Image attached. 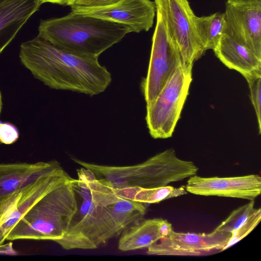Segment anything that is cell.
<instances>
[{
  "label": "cell",
  "instance_id": "7a4b0ae2",
  "mask_svg": "<svg viewBox=\"0 0 261 261\" xmlns=\"http://www.w3.org/2000/svg\"><path fill=\"white\" fill-rule=\"evenodd\" d=\"M76 171L77 178L71 180L76 211L66 233L55 242L67 250L94 249L118 236L112 206L121 197L90 170L82 167Z\"/></svg>",
  "mask_w": 261,
  "mask_h": 261
},
{
  "label": "cell",
  "instance_id": "e0dca14e",
  "mask_svg": "<svg viewBox=\"0 0 261 261\" xmlns=\"http://www.w3.org/2000/svg\"><path fill=\"white\" fill-rule=\"evenodd\" d=\"M163 219L140 221L128 226L121 233L118 248L129 251L148 248L164 237L161 225Z\"/></svg>",
  "mask_w": 261,
  "mask_h": 261
},
{
  "label": "cell",
  "instance_id": "cb8c5ba5",
  "mask_svg": "<svg viewBox=\"0 0 261 261\" xmlns=\"http://www.w3.org/2000/svg\"><path fill=\"white\" fill-rule=\"evenodd\" d=\"M121 0H73L70 6L72 8H95L114 5Z\"/></svg>",
  "mask_w": 261,
  "mask_h": 261
},
{
  "label": "cell",
  "instance_id": "277c9868",
  "mask_svg": "<svg viewBox=\"0 0 261 261\" xmlns=\"http://www.w3.org/2000/svg\"><path fill=\"white\" fill-rule=\"evenodd\" d=\"M71 178L38 201L13 227L6 240L61 239L76 209Z\"/></svg>",
  "mask_w": 261,
  "mask_h": 261
},
{
  "label": "cell",
  "instance_id": "2e32d148",
  "mask_svg": "<svg viewBox=\"0 0 261 261\" xmlns=\"http://www.w3.org/2000/svg\"><path fill=\"white\" fill-rule=\"evenodd\" d=\"M213 50L223 64L242 75L261 70V59L246 45L226 34Z\"/></svg>",
  "mask_w": 261,
  "mask_h": 261
},
{
  "label": "cell",
  "instance_id": "5bb4252c",
  "mask_svg": "<svg viewBox=\"0 0 261 261\" xmlns=\"http://www.w3.org/2000/svg\"><path fill=\"white\" fill-rule=\"evenodd\" d=\"M64 170L55 160L34 163H0V201L40 177Z\"/></svg>",
  "mask_w": 261,
  "mask_h": 261
},
{
  "label": "cell",
  "instance_id": "4fadbf2b",
  "mask_svg": "<svg viewBox=\"0 0 261 261\" xmlns=\"http://www.w3.org/2000/svg\"><path fill=\"white\" fill-rule=\"evenodd\" d=\"M188 193L204 196H219L254 200L261 193V177L257 174L220 177H189Z\"/></svg>",
  "mask_w": 261,
  "mask_h": 261
},
{
  "label": "cell",
  "instance_id": "6da1fadb",
  "mask_svg": "<svg viewBox=\"0 0 261 261\" xmlns=\"http://www.w3.org/2000/svg\"><path fill=\"white\" fill-rule=\"evenodd\" d=\"M19 57L35 78L51 89L92 96L105 91L112 81L98 57L72 54L39 36L20 45Z\"/></svg>",
  "mask_w": 261,
  "mask_h": 261
},
{
  "label": "cell",
  "instance_id": "484cf974",
  "mask_svg": "<svg viewBox=\"0 0 261 261\" xmlns=\"http://www.w3.org/2000/svg\"><path fill=\"white\" fill-rule=\"evenodd\" d=\"M42 3H50L64 6H70L73 0H41Z\"/></svg>",
  "mask_w": 261,
  "mask_h": 261
},
{
  "label": "cell",
  "instance_id": "8992f818",
  "mask_svg": "<svg viewBox=\"0 0 261 261\" xmlns=\"http://www.w3.org/2000/svg\"><path fill=\"white\" fill-rule=\"evenodd\" d=\"M192 68L180 63L157 97L146 105V121L154 139H167L172 136L192 81Z\"/></svg>",
  "mask_w": 261,
  "mask_h": 261
},
{
  "label": "cell",
  "instance_id": "5b68a950",
  "mask_svg": "<svg viewBox=\"0 0 261 261\" xmlns=\"http://www.w3.org/2000/svg\"><path fill=\"white\" fill-rule=\"evenodd\" d=\"M198 168L192 161L178 158L173 148L166 149L134 165H98L97 176L114 189L163 187L196 175Z\"/></svg>",
  "mask_w": 261,
  "mask_h": 261
},
{
  "label": "cell",
  "instance_id": "83f0119b",
  "mask_svg": "<svg viewBox=\"0 0 261 261\" xmlns=\"http://www.w3.org/2000/svg\"><path fill=\"white\" fill-rule=\"evenodd\" d=\"M0 122H1V121H0Z\"/></svg>",
  "mask_w": 261,
  "mask_h": 261
},
{
  "label": "cell",
  "instance_id": "3957f363",
  "mask_svg": "<svg viewBox=\"0 0 261 261\" xmlns=\"http://www.w3.org/2000/svg\"><path fill=\"white\" fill-rule=\"evenodd\" d=\"M38 31V36L59 48L93 58L98 57L130 33L123 24L72 12L41 20Z\"/></svg>",
  "mask_w": 261,
  "mask_h": 261
},
{
  "label": "cell",
  "instance_id": "9a60e30c",
  "mask_svg": "<svg viewBox=\"0 0 261 261\" xmlns=\"http://www.w3.org/2000/svg\"><path fill=\"white\" fill-rule=\"evenodd\" d=\"M42 4L41 0H0V54Z\"/></svg>",
  "mask_w": 261,
  "mask_h": 261
},
{
  "label": "cell",
  "instance_id": "8fae6325",
  "mask_svg": "<svg viewBox=\"0 0 261 261\" xmlns=\"http://www.w3.org/2000/svg\"><path fill=\"white\" fill-rule=\"evenodd\" d=\"M226 34L248 46L261 59V0H227Z\"/></svg>",
  "mask_w": 261,
  "mask_h": 261
},
{
  "label": "cell",
  "instance_id": "603a6c76",
  "mask_svg": "<svg viewBox=\"0 0 261 261\" xmlns=\"http://www.w3.org/2000/svg\"><path fill=\"white\" fill-rule=\"evenodd\" d=\"M19 132L17 128L9 122H0V142L6 144H12L18 140Z\"/></svg>",
  "mask_w": 261,
  "mask_h": 261
},
{
  "label": "cell",
  "instance_id": "7402d4cb",
  "mask_svg": "<svg viewBox=\"0 0 261 261\" xmlns=\"http://www.w3.org/2000/svg\"><path fill=\"white\" fill-rule=\"evenodd\" d=\"M261 219V209L255 210L236 230L231 232V236L223 251L237 243L249 234L258 225Z\"/></svg>",
  "mask_w": 261,
  "mask_h": 261
},
{
  "label": "cell",
  "instance_id": "44dd1931",
  "mask_svg": "<svg viewBox=\"0 0 261 261\" xmlns=\"http://www.w3.org/2000/svg\"><path fill=\"white\" fill-rule=\"evenodd\" d=\"M246 80L250 90V96L255 110L259 134L261 133V70L243 75Z\"/></svg>",
  "mask_w": 261,
  "mask_h": 261
},
{
  "label": "cell",
  "instance_id": "d4e9b609",
  "mask_svg": "<svg viewBox=\"0 0 261 261\" xmlns=\"http://www.w3.org/2000/svg\"><path fill=\"white\" fill-rule=\"evenodd\" d=\"M16 254V251L13 249L12 244L9 243L6 245H2L0 246V254Z\"/></svg>",
  "mask_w": 261,
  "mask_h": 261
},
{
  "label": "cell",
  "instance_id": "9c48e42d",
  "mask_svg": "<svg viewBox=\"0 0 261 261\" xmlns=\"http://www.w3.org/2000/svg\"><path fill=\"white\" fill-rule=\"evenodd\" d=\"M71 178L65 170L44 176L0 201V246L13 227L38 201Z\"/></svg>",
  "mask_w": 261,
  "mask_h": 261
},
{
  "label": "cell",
  "instance_id": "7c38bea8",
  "mask_svg": "<svg viewBox=\"0 0 261 261\" xmlns=\"http://www.w3.org/2000/svg\"><path fill=\"white\" fill-rule=\"evenodd\" d=\"M71 12L117 22L127 27L130 32L140 33L152 27L156 7L150 0H121L103 7L72 8Z\"/></svg>",
  "mask_w": 261,
  "mask_h": 261
},
{
  "label": "cell",
  "instance_id": "30bf717a",
  "mask_svg": "<svg viewBox=\"0 0 261 261\" xmlns=\"http://www.w3.org/2000/svg\"><path fill=\"white\" fill-rule=\"evenodd\" d=\"M231 232L214 230L205 233L177 232L173 230L147 248L149 255L203 256L223 251Z\"/></svg>",
  "mask_w": 261,
  "mask_h": 261
},
{
  "label": "cell",
  "instance_id": "ac0fdd59",
  "mask_svg": "<svg viewBox=\"0 0 261 261\" xmlns=\"http://www.w3.org/2000/svg\"><path fill=\"white\" fill-rule=\"evenodd\" d=\"M114 190L122 198L145 204L158 203L188 193L184 186L178 188L167 185L151 188L134 187Z\"/></svg>",
  "mask_w": 261,
  "mask_h": 261
},
{
  "label": "cell",
  "instance_id": "d6986e66",
  "mask_svg": "<svg viewBox=\"0 0 261 261\" xmlns=\"http://www.w3.org/2000/svg\"><path fill=\"white\" fill-rule=\"evenodd\" d=\"M194 22L204 53L208 49L213 50L223 34L224 13L219 12L208 16L195 15Z\"/></svg>",
  "mask_w": 261,
  "mask_h": 261
},
{
  "label": "cell",
  "instance_id": "4316f807",
  "mask_svg": "<svg viewBox=\"0 0 261 261\" xmlns=\"http://www.w3.org/2000/svg\"><path fill=\"white\" fill-rule=\"evenodd\" d=\"M3 108V101H2V93L0 90V116L2 113V110Z\"/></svg>",
  "mask_w": 261,
  "mask_h": 261
},
{
  "label": "cell",
  "instance_id": "ffe728a7",
  "mask_svg": "<svg viewBox=\"0 0 261 261\" xmlns=\"http://www.w3.org/2000/svg\"><path fill=\"white\" fill-rule=\"evenodd\" d=\"M255 209L254 200H250L247 204L233 211L229 216L214 230L231 233L237 229Z\"/></svg>",
  "mask_w": 261,
  "mask_h": 261
},
{
  "label": "cell",
  "instance_id": "52a82bcc",
  "mask_svg": "<svg viewBox=\"0 0 261 261\" xmlns=\"http://www.w3.org/2000/svg\"><path fill=\"white\" fill-rule=\"evenodd\" d=\"M156 10L168 34L179 50L184 66L192 68L204 53L196 34L193 11L188 0H154Z\"/></svg>",
  "mask_w": 261,
  "mask_h": 261
},
{
  "label": "cell",
  "instance_id": "ba28073f",
  "mask_svg": "<svg viewBox=\"0 0 261 261\" xmlns=\"http://www.w3.org/2000/svg\"><path fill=\"white\" fill-rule=\"evenodd\" d=\"M156 13L147 74L141 83L146 105L154 100L177 66L182 63L180 53L169 37L160 12L156 10Z\"/></svg>",
  "mask_w": 261,
  "mask_h": 261
}]
</instances>
